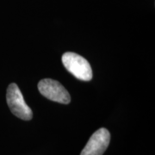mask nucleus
I'll use <instances>...</instances> for the list:
<instances>
[{
	"instance_id": "nucleus-4",
	"label": "nucleus",
	"mask_w": 155,
	"mask_h": 155,
	"mask_svg": "<svg viewBox=\"0 0 155 155\" xmlns=\"http://www.w3.org/2000/svg\"><path fill=\"white\" fill-rule=\"evenodd\" d=\"M110 142V134L104 127L97 130L89 139L80 155H103Z\"/></svg>"
},
{
	"instance_id": "nucleus-2",
	"label": "nucleus",
	"mask_w": 155,
	"mask_h": 155,
	"mask_svg": "<svg viewBox=\"0 0 155 155\" xmlns=\"http://www.w3.org/2000/svg\"><path fill=\"white\" fill-rule=\"evenodd\" d=\"M6 101L13 115L24 121H29L32 119L33 112L25 103L22 92L17 84L12 83L9 85L6 92Z\"/></svg>"
},
{
	"instance_id": "nucleus-3",
	"label": "nucleus",
	"mask_w": 155,
	"mask_h": 155,
	"mask_svg": "<svg viewBox=\"0 0 155 155\" xmlns=\"http://www.w3.org/2000/svg\"><path fill=\"white\" fill-rule=\"evenodd\" d=\"M38 90L40 93L48 99L63 104H68L71 102V97L67 89L54 79H41L38 84Z\"/></svg>"
},
{
	"instance_id": "nucleus-1",
	"label": "nucleus",
	"mask_w": 155,
	"mask_h": 155,
	"mask_svg": "<svg viewBox=\"0 0 155 155\" xmlns=\"http://www.w3.org/2000/svg\"><path fill=\"white\" fill-rule=\"evenodd\" d=\"M61 60L65 68L76 78L83 81L91 80L92 70L86 59L75 53L67 52L62 55Z\"/></svg>"
}]
</instances>
